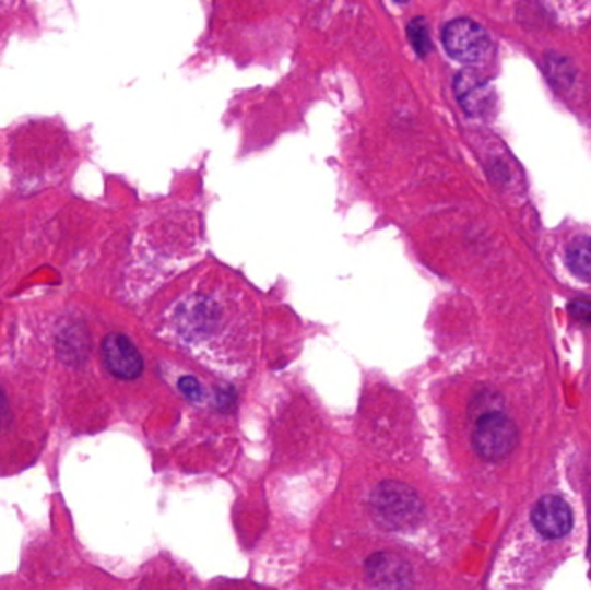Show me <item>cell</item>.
Segmentation results:
<instances>
[{
    "label": "cell",
    "instance_id": "3957f363",
    "mask_svg": "<svg viewBox=\"0 0 591 590\" xmlns=\"http://www.w3.org/2000/svg\"><path fill=\"white\" fill-rule=\"evenodd\" d=\"M519 432L516 423L504 412H492L477 420L472 444L481 458L486 461H501L516 449Z\"/></svg>",
    "mask_w": 591,
    "mask_h": 590
},
{
    "label": "cell",
    "instance_id": "9c48e42d",
    "mask_svg": "<svg viewBox=\"0 0 591 590\" xmlns=\"http://www.w3.org/2000/svg\"><path fill=\"white\" fill-rule=\"evenodd\" d=\"M566 260L572 274L591 281V237H576L575 241L567 246Z\"/></svg>",
    "mask_w": 591,
    "mask_h": 590
},
{
    "label": "cell",
    "instance_id": "5bb4252c",
    "mask_svg": "<svg viewBox=\"0 0 591 590\" xmlns=\"http://www.w3.org/2000/svg\"><path fill=\"white\" fill-rule=\"evenodd\" d=\"M590 544H591V536H590Z\"/></svg>",
    "mask_w": 591,
    "mask_h": 590
},
{
    "label": "cell",
    "instance_id": "4fadbf2b",
    "mask_svg": "<svg viewBox=\"0 0 591 590\" xmlns=\"http://www.w3.org/2000/svg\"><path fill=\"white\" fill-rule=\"evenodd\" d=\"M11 421H13V412H11V405H9L5 391L0 387V429L8 428Z\"/></svg>",
    "mask_w": 591,
    "mask_h": 590
},
{
    "label": "cell",
    "instance_id": "277c9868",
    "mask_svg": "<svg viewBox=\"0 0 591 590\" xmlns=\"http://www.w3.org/2000/svg\"><path fill=\"white\" fill-rule=\"evenodd\" d=\"M101 352H103L104 364L116 378L130 381V379L139 378L144 370V358L141 352L125 334H108L103 340Z\"/></svg>",
    "mask_w": 591,
    "mask_h": 590
},
{
    "label": "cell",
    "instance_id": "7c38bea8",
    "mask_svg": "<svg viewBox=\"0 0 591 590\" xmlns=\"http://www.w3.org/2000/svg\"><path fill=\"white\" fill-rule=\"evenodd\" d=\"M569 314H571L572 319L578 320V322H583V324H590L591 299H572L571 304H569Z\"/></svg>",
    "mask_w": 591,
    "mask_h": 590
},
{
    "label": "cell",
    "instance_id": "7a4b0ae2",
    "mask_svg": "<svg viewBox=\"0 0 591 590\" xmlns=\"http://www.w3.org/2000/svg\"><path fill=\"white\" fill-rule=\"evenodd\" d=\"M442 46L451 58L463 64H477L492 52L488 32L468 17H457L442 28Z\"/></svg>",
    "mask_w": 591,
    "mask_h": 590
},
{
    "label": "cell",
    "instance_id": "5b68a950",
    "mask_svg": "<svg viewBox=\"0 0 591 590\" xmlns=\"http://www.w3.org/2000/svg\"><path fill=\"white\" fill-rule=\"evenodd\" d=\"M367 577L379 590H410L412 568L397 554H374L367 562Z\"/></svg>",
    "mask_w": 591,
    "mask_h": 590
},
{
    "label": "cell",
    "instance_id": "52a82bcc",
    "mask_svg": "<svg viewBox=\"0 0 591 590\" xmlns=\"http://www.w3.org/2000/svg\"><path fill=\"white\" fill-rule=\"evenodd\" d=\"M456 94L460 106L471 117H483L492 109L493 91L476 71H460L456 79Z\"/></svg>",
    "mask_w": 591,
    "mask_h": 590
},
{
    "label": "cell",
    "instance_id": "6da1fadb",
    "mask_svg": "<svg viewBox=\"0 0 591 590\" xmlns=\"http://www.w3.org/2000/svg\"><path fill=\"white\" fill-rule=\"evenodd\" d=\"M370 506L377 521L389 530L415 527L424 511L417 492L400 482L379 483L370 497Z\"/></svg>",
    "mask_w": 591,
    "mask_h": 590
},
{
    "label": "cell",
    "instance_id": "8992f818",
    "mask_svg": "<svg viewBox=\"0 0 591 590\" xmlns=\"http://www.w3.org/2000/svg\"><path fill=\"white\" fill-rule=\"evenodd\" d=\"M531 520L537 532L546 539H563L571 532V507L558 495H545L534 506Z\"/></svg>",
    "mask_w": 591,
    "mask_h": 590
},
{
    "label": "cell",
    "instance_id": "30bf717a",
    "mask_svg": "<svg viewBox=\"0 0 591 590\" xmlns=\"http://www.w3.org/2000/svg\"><path fill=\"white\" fill-rule=\"evenodd\" d=\"M409 37L418 55L426 56L429 52L430 38L424 20H415V22L410 23Z\"/></svg>",
    "mask_w": 591,
    "mask_h": 590
},
{
    "label": "cell",
    "instance_id": "ba28073f",
    "mask_svg": "<svg viewBox=\"0 0 591 590\" xmlns=\"http://www.w3.org/2000/svg\"><path fill=\"white\" fill-rule=\"evenodd\" d=\"M56 352H58L62 364H67V366L83 364L87 361L88 352H91L87 329L73 320L64 322L56 337Z\"/></svg>",
    "mask_w": 591,
    "mask_h": 590
},
{
    "label": "cell",
    "instance_id": "8fae6325",
    "mask_svg": "<svg viewBox=\"0 0 591 590\" xmlns=\"http://www.w3.org/2000/svg\"><path fill=\"white\" fill-rule=\"evenodd\" d=\"M178 390L182 391V396L187 400H191V402H201L203 400V387L192 376H186V378L180 379L178 381Z\"/></svg>",
    "mask_w": 591,
    "mask_h": 590
}]
</instances>
